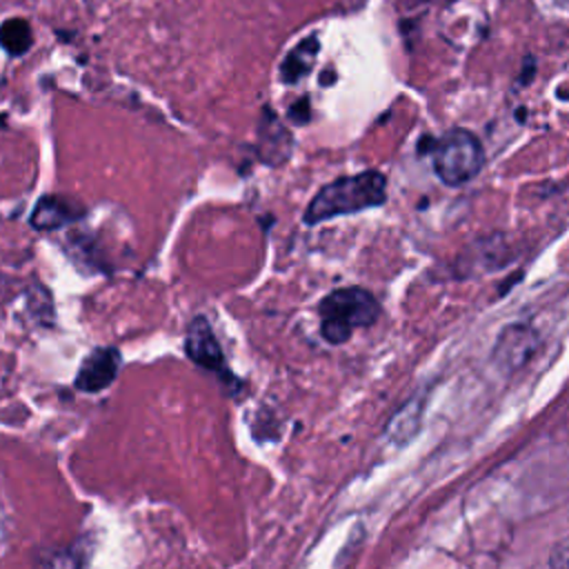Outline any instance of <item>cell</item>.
I'll return each instance as SVG.
<instances>
[{
    "instance_id": "6da1fadb",
    "label": "cell",
    "mask_w": 569,
    "mask_h": 569,
    "mask_svg": "<svg viewBox=\"0 0 569 569\" xmlns=\"http://www.w3.org/2000/svg\"><path fill=\"white\" fill-rule=\"evenodd\" d=\"M387 202V178L382 171L365 169L353 176H340L316 191L302 220L318 224L338 216L358 213Z\"/></svg>"
},
{
    "instance_id": "7a4b0ae2",
    "label": "cell",
    "mask_w": 569,
    "mask_h": 569,
    "mask_svg": "<svg viewBox=\"0 0 569 569\" xmlns=\"http://www.w3.org/2000/svg\"><path fill=\"white\" fill-rule=\"evenodd\" d=\"M320 333L331 345L347 342L356 329L371 327L380 316V302L362 287H342L318 305Z\"/></svg>"
},
{
    "instance_id": "3957f363",
    "label": "cell",
    "mask_w": 569,
    "mask_h": 569,
    "mask_svg": "<svg viewBox=\"0 0 569 569\" xmlns=\"http://www.w3.org/2000/svg\"><path fill=\"white\" fill-rule=\"evenodd\" d=\"M427 153L431 156L433 173L447 187L471 182L485 167V147L480 138L465 127H451L442 136H433Z\"/></svg>"
},
{
    "instance_id": "277c9868",
    "label": "cell",
    "mask_w": 569,
    "mask_h": 569,
    "mask_svg": "<svg viewBox=\"0 0 569 569\" xmlns=\"http://www.w3.org/2000/svg\"><path fill=\"white\" fill-rule=\"evenodd\" d=\"M120 351L116 347H96L80 365L73 387L84 393H98L107 389L120 371Z\"/></svg>"
},
{
    "instance_id": "5b68a950",
    "label": "cell",
    "mask_w": 569,
    "mask_h": 569,
    "mask_svg": "<svg viewBox=\"0 0 569 569\" xmlns=\"http://www.w3.org/2000/svg\"><path fill=\"white\" fill-rule=\"evenodd\" d=\"M80 218H84V207L78 200L58 193H47L38 198L36 207L31 209L29 224L38 231H56L71 222H78Z\"/></svg>"
},
{
    "instance_id": "8992f818",
    "label": "cell",
    "mask_w": 569,
    "mask_h": 569,
    "mask_svg": "<svg viewBox=\"0 0 569 569\" xmlns=\"http://www.w3.org/2000/svg\"><path fill=\"white\" fill-rule=\"evenodd\" d=\"M184 351L198 367L227 373L224 353H222V349L213 336V329L209 327L204 316H196L189 322L187 338H184Z\"/></svg>"
},
{
    "instance_id": "52a82bcc",
    "label": "cell",
    "mask_w": 569,
    "mask_h": 569,
    "mask_svg": "<svg viewBox=\"0 0 569 569\" xmlns=\"http://www.w3.org/2000/svg\"><path fill=\"white\" fill-rule=\"evenodd\" d=\"M258 140H260V158H262V162L280 164V162H284L289 158L293 138L280 124V120L276 118V113L269 107L262 109V120H260V127H258Z\"/></svg>"
},
{
    "instance_id": "ba28073f",
    "label": "cell",
    "mask_w": 569,
    "mask_h": 569,
    "mask_svg": "<svg viewBox=\"0 0 569 569\" xmlns=\"http://www.w3.org/2000/svg\"><path fill=\"white\" fill-rule=\"evenodd\" d=\"M536 349V333L525 325H511L496 340V360L502 367H520Z\"/></svg>"
},
{
    "instance_id": "9c48e42d",
    "label": "cell",
    "mask_w": 569,
    "mask_h": 569,
    "mask_svg": "<svg viewBox=\"0 0 569 569\" xmlns=\"http://www.w3.org/2000/svg\"><path fill=\"white\" fill-rule=\"evenodd\" d=\"M320 51V38L318 33H311L307 38H302L293 49H289V53L284 56L282 64H280V80L284 84H296L302 78L309 76V71L316 64Z\"/></svg>"
},
{
    "instance_id": "30bf717a",
    "label": "cell",
    "mask_w": 569,
    "mask_h": 569,
    "mask_svg": "<svg viewBox=\"0 0 569 569\" xmlns=\"http://www.w3.org/2000/svg\"><path fill=\"white\" fill-rule=\"evenodd\" d=\"M33 44L31 24L24 18H7L0 24V47L9 56H24Z\"/></svg>"
},
{
    "instance_id": "8fae6325",
    "label": "cell",
    "mask_w": 569,
    "mask_h": 569,
    "mask_svg": "<svg viewBox=\"0 0 569 569\" xmlns=\"http://www.w3.org/2000/svg\"><path fill=\"white\" fill-rule=\"evenodd\" d=\"M40 569H80V560L78 556H73L71 551H56L51 556H47L44 560H40Z\"/></svg>"
},
{
    "instance_id": "7c38bea8",
    "label": "cell",
    "mask_w": 569,
    "mask_h": 569,
    "mask_svg": "<svg viewBox=\"0 0 569 569\" xmlns=\"http://www.w3.org/2000/svg\"><path fill=\"white\" fill-rule=\"evenodd\" d=\"M287 118L293 124H307L311 120V98L309 96H300L287 111Z\"/></svg>"
},
{
    "instance_id": "4fadbf2b",
    "label": "cell",
    "mask_w": 569,
    "mask_h": 569,
    "mask_svg": "<svg viewBox=\"0 0 569 569\" xmlns=\"http://www.w3.org/2000/svg\"><path fill=\"white\" fill-rule=\"evenodd\" d=\"M533 78H536V58H533L531 53H527V56L522 58L520 73H518V78H516V84H518V87H527V84L533 82Z\"/></svg>"
},
{
    "instance_id": "5bb4252c",
    "label": "cell",
    "mask_w": 569,
    "mask_h": 569,
    "mask_svg": "<svg viewBox=\"0 0 569 569\" xmlns=\"http://www.w3.org/2000/svg\"><path fill=\"white\" fill-rule=\"evenodd\" d=\"M549 565H551V569H567V545H565V540H560L556 545V549L551 551Z\"/></svg>"
},
{
    "instance_id": "9a60e30c",
    "label": "cell",
    "mask_w": 569,
    "mask_h": 569,
    "mask_svg": "<svg viewBox=\"0 0 569 569\" xmlns=\"http://www.w3.org/2000/svg\"><path fill=\"white\" fill-rule=\"evenodd\" d=\"M327 71H329V73H327V76L320 80V84H331V82L336 80V73H333L331 69H327Z\"/></svg>"
}]
</instances>
